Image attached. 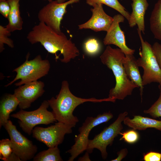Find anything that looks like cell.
Returning a JSON list of instances; mask_svg holds the SVG:
<instances>
[{"mask_svg": "<svg viewBox=\"0 0 161 161\" xmlns=\"http://www.w3.org/2000/svg\"><path fill=\"white\" fill-rule=\"evenodd\" d=\"M27 37L32 44L40 43L49 53L55 55L56 60L59 59L57 53L60 52L63 56L60 59L62 63H68L80 54L70 39H68L62 32L57 33L43 22L35 25Z\"/></svg>", "mask_w": 161, "mask_h": 161, "instance_id": "cell-1", "label": "cell"}, {"mask_svg": "<svg viewBox=\"0 0 161 161\" xmlns=\"http://www.w3.org/2000/svg\"><path fill=\"white\" fill-rule=\"evenodd\" d=\"M47 101L57 121L75 127L79 120L77 117L73 115V112L79 105L87 102L99 103L110 101L114 103L116 100L109 97L103 99L77 97L72 93L68 81L64 80L62 82L61 89L56 98L52 97Z\"/></svg>", "mask_w": 161, "mask_h": 161, "instance_id": "cell-2", "label": "cell"}, {"mask_svg": "<svg viewBox=\"0 0 161 161\" xmlns=\"http://www.w3.org/2000/svg\"><path fill=\"white\" fill-rule=\"evenodd\" d=\"M125 55L120 48L108 45L100 56L101 62L112 70L115 77L116 84L109 91V97L123 100L131 95L133 89L138 86L128 77L123 65Z\"/></svg>", "mask_w": 161, "mask_h": 161, "instance_id": "cell-3", "label": "cell"}, {"mask_svg": "<svg viewBox=\"0 0 161 161\" xmlns=\"http://www.w3.org/2000/svg\"><path fill=\"white\" fill-rule=\"evenodd\" d=\"M30 55L28 53L24 62L13 70L16 73V76L11 81L5 85V87L11 85L19 79H20V81L15 83L16 86L37 81L48 73L50 67L48 60L43 59L41 55H39L33 59L29 61Z\"/></svg>", "mask_w": 161, "mask_h": 161, "instance_id": "cell-4", "label": "cell"}, {"mask_svg": "<svg viewBox=\"0 0 161 161\" xmlns=\"http://www.w3.org/2000/svg\"><path fill=\"white\" fill-rule=\"evenodd\" d=\"M137 30L141 41V49H140V57L137 59V62L138 66L143 69V85L144 86L152 82H157L161 85V68L154 55L152 46L143 40L141 32Z\"/></svg>", "mask_w": 161, "mask_h": 161, "instance_id": "cell-5", "label": "cell"}, {"mask_svg": "<svg viewBox=\"0 0 161 161\" xmlns=\"http://www.w3.org/2000/svg\"><path fill=\"white\" fill-rule=\"evenodd\" d=\"M49 105L47 100H44L37 109L27 111L21 109L10 116L19 120L18 123L23 131L29 135L32 134L34 127L40 124L48 125L57 121L52 112L47 109Z\"/></svg>", "mask_w": 161, "mask_h": 161, "instance_id": "cell-6", "label": "cell"}, {"mask_svg": "<svg viewBox=\"0 0 161 161\" xmlns=\"http://www.w3.org/2000/svg\"><path fill=\"white\" fill-rule=\"evenodd\" d=\"M113 117V114L110 111L99 114L96 117H87L82 126L79 128V134L75 139L74 144L66 151L71 155L68 161H73L79 155L86 150L89 140V135L93 128L108 122Z\"/></svg>", "mask_w": 161, "mask_h": 161, "instance_id": "cell-7", "label": "cell"}, {"mask_svg": "<svg viewBox=\"0 0 161 161\" xmlns=\"http://www.w3.org/2000/svg\"><path fill=\"white\" fill-rule=\"evenodd\" d=\"M128 114L127 112L120 114L116 120L100 133L95 136L92 140H89L86 151L91 153L94 148L100 152L102 158L105 160L107 157L106 148L111 145L114 138L120 134L123 129L122 122Z\"/></svg>", "mask_w": 161, "mask_h": 161, "instance_id": "cell-8", "label": "cell"}, {"mask_svg": "<svg viewBox=\"0 0 161 161\" xmlns=\"http://www.w3.org/2000/svg\"><path fill=\"white\" fill-rule=\"evenodd\" d=\"M73 127L58 122L47 128L35 127L32 131V136L49 148H53L62 143L65 135L71 133Z\"/></svg>", "mask_w": 161, "mask_h": 161, "instance_id": "cell-9", "label": "cell"}, {"mask_svg": "<svg viewBox=\"0 0 161 161\" xmlns=\"http://www.w3.org/2000/svg\"><path fill=\"white\" fill-rule=\"evenodd\" d=\"M79 1L69 0L60 4L55 0L49 2L39 11L38 17L40 22L45 23L57 33H61L62 32L60 28L61 23L67 12V6Z\"/></svg>", "mask_w": 161, "mask_h": 161, "instance_id": "cell-10", "label": "cell"}, {"mask_svg": "<svg viewBox=\"0 0 161 161\" xmlns=\"http://www.w3.org/2000/svg\"><path fill=\"white\" fill-rule=\"evenodd\" d=\"M9 135L13 152L21 161L33 158L37 151V146L18 131L10 120L4 126Z\"/></svg>", "mask_w": 161, "mask_h": 161, "instance_id": "cell-11", "label": "cell"}, {"mask_svg": "<svg viewBox=\"0 0 161 161\" xmlns=\"http://www.w3.org/2000/svg\"><path fill=\"white\" fill-rule=\"evenodd\" d=\"M44 86L43 82L38 81L18 86L13 94L19 102V108L24 109L29 108L32 103L44 93Z\"/></svg>", "mask_w": 161, "mask_h": 161, "instance_id": "cell-12", "label": "cell"}, {"mask_svg": "<svg viewBox=\"0 0 161 161\" xmlns=\"http://www.w3.org/2000/svg\"><path fill=\"white\" fill-rule=\"evenodd\" d=\"M113 18V22L103 39L104 44L105 45L113 44L117 46L125 55H133L135 50L127 46L124 33L119 25L120 23L123 22L125 17L121 14H118L114 16Z\"/></svg>", "mask_w": 161, "mask_h": 161, "instance_id": "cell-13", "label": "cell"}, {"mask_svg": "<svg viewBox=\"0 0 161 161\" xmlns=\"http://www.w3.org/2000/svg\"><path fill=\"white\" fill-rule=\"evenodd\" d=\"M103 4H96L91 9L92 16L86 22L78 25L80 30L90 29L95 32H106L110 27L113 18L107 15L103 10Z\"/></svg>", "mask_w": 161, "mask_h": 161, "instance_id": "cell-14", "label": "cell"}, {"mask_svg": "<svg viewBox=\"0 0 161 161\" xmlns=\"http://www.w3.org/2000/svg\"><path fill=\"white\" fill-rule=\"evenodd\" d=\"M132 12L128 21L130 27H132L137 25V29L144 34V16L149 4L147 0H132Z\"/></svg>", "mask_w": 161, "mask_h": 161, "instance_id": "cell-15", "label": "cell"}, {"mask_svg": "<svg viewBox=\"0 0 161 161\" xmlns=\"http://www.w3.org/2000/svg\"><path fill=\"white\" fill-rule=\"evenodd\" d=\"M123 65L129 78L139 88L142 100L144 87L137 59L133 55H125Z\"/></svg>", "mask_w": 161, "mask_h": 161, "instance_id": "cell-16", "label": "cell"}, {"mask_svg": "<svg viewBox=\"0 0 161 161\" xmlns=\"http://www.w3.org/2000/svg\"><path fill=\"white\" fill-rule=\"evenodd\" d=\"M134 116L132 119L126 117L123 121L124 124L136 130H145L149 128H153L161 131V120L140 115Z\"/></svg>", "mask_w": 161, "mask_h": 161, "instance_id": "cell-17", "label": "cell"}, {"mask_svg": "<svg viewBox=\"0 0 161 161\" xmlns=\"http://www.w3.org/2000/svg\"><path fill=\"white\" fill-rule=\"evenodd\" d=\"M19 103L13 94H7L2 98L0 105V128L9 120L10 113L16 109Z\"/></svg>", "mask_w": 161, "mask_h": 161, "instance_id": "cell-18", "label": "cell"}, {"mask_svg": "<svg viewBox=\"0 0 161 161\" xmlns=\"http://www.w3.org/2000/svg\"><path fill=\"white\" fill-rule=\"evenodd\" d=\"M10 6L8 18V23L5 26L7 30L11 32L22 29L23 23L20 11V0H7Z\"/></svg>", "mask_w": 161, "mask_h": 161, "instance_id": "cell-19", "label": "cell"}, {"mask_svg": "<svg viewBox=\"0 0 161 161\" xmlns=\"http://www.w3.org/2000/svg\"><path fill=\"white\" fill-rule=\"evenodd\" d=\"M149 21L150 29L154 38L161 40V0L155 4Z\"/></svg>", "mask_w": 161, "mask_h": 161, "instance_id": "cell-20", "label": "cell"}, {"mask_svg": "<svg viewBox=\"0 0 161 161\" xmlns=\"http://www.w3.org/2000/svg\"><path fill=\"white\" fill-rule=\"evenodd\" d=\"M86 3L92 7L96 4H105L118 12L128 21H129L130 14L118 0H86Z\"/></svg>", "mask_w": 161, "mask_h": 161, "instance_id": "cell-21", "label": "cell"}, {"mask_svg": "<svg viewBox=\"0 0 161 161\" xmlns=\"http://www.w3.org/2000/svg\"><path fill=\"white\" fill-rule=\"evenodd\" d=\"M58 146L49 148L38 153L33 158V161H62Z\"/></svg>", "mask_w": 161, "mask_h": 161, "instance_id": "cell-22", "label": "cell"}, {"mask_svg": "<svg viewBox=\"0 0 161 161\" xmlns=\"http://www.w3.org/2000/svg\"><path fill=\"white\" fill-rule=\"evenodd\" d=\"M13 152L10 139H3L0 141V159L4 161H8Z\"/></svg>", "mask_w": 161, "mask_h": 161, "instance_id": "cell-23", "label": "cell"}, {"mask_svg": "<svg viewBox=\"0 0 161 161\" xmlns=\"http://www.w3.org/2000/svg\"><path fill=\"white\" fill-rule=\"evenodd\" d=\"M11 32L9 31L5 27L0 25V52L4 49V44H6L9 47L13 48L14 44L12 40L8 38L11 35Z\"/></svg>", "mask_w": 161, "mask_h": 161, "instance_id": "cell-24", "label": "cell"}, {"mask_svg": "<svg viewBox=\"0 0 161 161\" xmlns=\"http://www.w3.org/2000/svg\"><path fill=\"white\" fill-rule=\"evenodd\" d=\"M158 87L160 91L159 98L149 109L143 111L144 113L154 118L161 117V85L159 84Z\"/></svg>", "mask_w": 161, "mask_h": 161, "instance_id": "cell-25", "label": "cell"}, {"mask_svg": "<svg viewBox=\"0 0 161 161\" xmlns=\"http://www.w3.org/2000/svg\"><path fill=\"white\" fill-rule=\"evenodd\" d=\"M83 48L85 52L87 54L93 55L98 53L100 48V45L95 38H89L84 43Z\"/></svg>", "mask_w": 161, "mask_h": 161, "instance_id": "cell-26", "label": "cell"}, {"mask_svg": "<svg viewBox=\"0 0 161 161\" xmlns=\"http://www.w3.org/2000/svg\"><path fill=\"white\" fill-rule=\"evenodd\" d=\"M122 136L120 140H124L126 143L133 144L136 143L139 139V135L138 132L134 129L128 130L123 133H120Z\"/></svg>", "mask_w": 161, "mask_h": 161, "instance_id": "cell-27", "label": "cell"}, {"mask_svg": "<svg viewBox=\"0 0 161 161\" xmlns=\"http://www.w3.org/2000/svg\"><path fill=\"white\" fill-rule=\"evenodd\" d=\"M10 6L7 0H0V13L5 18H8Z\"/></svg>", "mask_w": 161, "mask_h": 161, "instance_id": "cell-28", "label": "cell"}, {"mask_svg": "<svg viewBox=\"0 0 161 161\" xmlns=\"http://www.w3.org/2000/svg\"><path fill=\"white\" fill-rule=\"evenodd\" d=\"M143 159L145 161H160L161 153L150 151L144 155Z\"/></svg>", "mask_w": 161, "mask_h": 161, "instance_id": "cell-29", "label": "cell"}, {"mask_svg": "<svg viewBox=\"0 0 161 161\" xmlns=\"http://www.w3.org/2000/svg\"><path fill=\"white\" fill-rule=\"evenodd\" d=\"M152 48L158 64L161 68V44L155 42L152 45Z\"/></svg>", "mask_w": 161, "mask_h": 161, "instance_id": "cell-30", "label": "cell"}, {"mask_svg": "<svg viewBox=\"0 0 161 161\" xmlns=\"http://www.w3.org/2000/svg\"><path fill=\"white\" fill-rule=\"evenodd\" d=\"M128 150L126 148H123L118 151L117 154V157L115 159L111 160V161H120L125 158L128 153Z\"/></svg>", "mask_w": 161, "mask_h": 161, "instance_id": "cell-31", "label": "cell"}, {"mask_svg": "<svg viewBox=\"0 0 161 161\" xmlns=\"http://www.w3.org/2000/svg\"><path fill=\"white\" fill-rule=\"evenodd\" d=\"M89 153L86 151L85 154L83 157L79 158L78 160L79 161H91L89 158Z\"/></svg>", "mask_w": 161, "mask_h": 161, "instance_id": "cell-32", "label": "cell"}, {"mask_svg": "<svg viewBox=\"0 0 161 161\" xmlns=\"http://www.w3.org/2000/svg\"><path fill=\"white\" fill-rule=\"evenodd\" d=\"M58 3H64L67 1L68 0H56Z\"/></svg>", "mask_w": 161, "mask_h": 161, "instance_id": "cell-33", "label": "cell"}, {"mask_svg": "<svg viewBox=\"0 0 161 161\" xmlns=\"http://www.w3.org/2000/svg\"><path fill=\"white\" fill-rule=\"evenodd\" d=\"M45 0V1L47 0L49 2H51L53 1L52 0Z\"/></svg>", "mask_w": 161, "mask_h": 161, "instance_id": "cell-34", "label": "cell"}]
</instances>
